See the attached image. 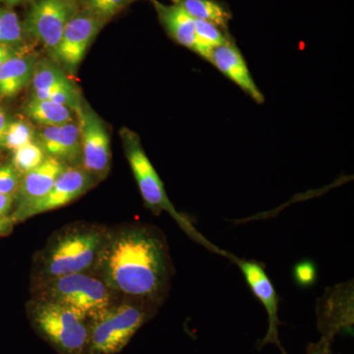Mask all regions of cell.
<instances>
[{
  "mask_svg": "<svg viewBox=\"0 0 354 354\" xmlns=\"http://www.w3.org/2000/svg\"><path fill=\"white\" fill-rule=\"evenodd\" d=\"M34 137V129L29 123L24 120L10 121L1 145L14 152L27 144L32 143Z\"/></svg>",
  "mask_w": 354,
  "mask_h": 354,
  "instance_id": "obj_24",
  "label": "cell"
},
{
  "mask_svg": "<svg viewBox=\"0 0 354 354\" xmlns=\"http://www.w3.org/2000/svg\"><path fill=\"white\" fill-rule=\"evenodd\" d=\"M27 316L37 333L59 354H86L90 319L77 310L51 300L32 298Z\"/></svg>",
  "mask_w": 354,
  "mask_h": 354,
  "instance_id": "obj_4",
  "label": "cell"
},
{
  "mask_svg": "<svg viewBox=\"0 0 354 354\" xmlns=\"http://www.w3.org/2000/svg\"><path fill=\"white\" fill-rule=\"evenodd\" d=\"M94 181V177L91 176L83 167H65L50 192L14 218L13 223L66 206L85 194L92 187Z\"/></svg>",
  "mask_w": 354,
  "mask_h": 354,
  "instance_id": "obj_12",
  "label": "cell"
},
{
  "mask_svg": "<svg viewBox=\"0 0 354 354\" xmlns=\"http://www.w3.org/2000/svg\"><path fill=\"white\" fill-rule=\"evenodd\" d=\"M69 1L75 2V3L79 4V1H80V0H69Z\"/></svg>",
  "mask_w": 354,
  "mask_h": 354,
  "instance_id": "obj_35",
  "label": "cell"
},
{
  "mask_svg": "<svg viewBox=\"0 0 354 354\" xmlns=\"http://www.w3.org/2000/svg\"><path fill=\"white\" fill-rule=\"evenodd\" d=\"M32 92H44L53 88H74L62 69L48 60H41L35 65L32 77Z\"/></svg>",
  "mask_w": 354,
  "mask_h": 354,
  "instance_id": "obj_20",
  "label": "cell"
},
{
  "mask_svg": "<svg viewBox=\"0 0 354 354\" xmlns=\"http://www.w3.org/2000/svg\"><path fill=\"white\" fill-rule=\"evenodd\" d=\"M114 295L162 304L174 269L165 234L146 223L108 230L94 268Z\"/></svg>",
  "mask_w": 354,
  "mask_h": 354,
  "instance_id": "obj_1",
  "label": "cell"
},
{
  "mask_svg": "<svg viewBox=\"0 0 354 354\" xmlns=\"http://www.w3.org/2000/svg\"><path fill=\"white\" fill-rule=\"evenodd\" d=\"M223 256L237 265L245 279L247 285L267 312V334L262 339L258 341L257 348H263L267 344H274L281 349V353L286 351L279 337V327L281 325L279 318V297L271 279L266 272L265 265L256 260L241 259L227 251H223Z\"/></svg>",
  "mask_w": 354,
  "mask_h": 354,
  "instance_id": "obj_8",
  "label": "cell"
},
{
  "mask_svg": "<svg viewBox=\"0 0 354 354\" xmlns=\"http://www.w3.org/2000/svg\"><path fill=\"white\" fill-rule=\"evenodd\" d=\"M317 327L321 337L330 342L354 325L353 281L326 288L316 305Z\"/></svg>",
  "mask_w": 354,
  "mask_h": 354,
  "instance_id": "obj_10",
  "label": "cell"
},
{
  "mask_svg": "<svg viewBox=\"0 0 354 354\" xmlns=\"http://www.w3.org/2000/svg\"><path fill=\"white\" fill-rule=\"evenodd\" d=\"M195 30H196L198 44L196 55L204 59L208 58L213 48L232 39L230 31H225L220 26L208 21L195 19Z\"/></svg>",
  "mask_w": 354,
  "mask_h": 354,
  "instance_id": "obj_21",
  "label": "cell"
},
{
  "mask_svg": "<svg viewBox=\"0 0 354 354\" xmlns=\"http://www.w3.org/2000/svg\"><path fill=\"white\" fill-rule=\"evenodd\" d=\"M32 97L39 100H48L57 104L68 106L74 113L80 109L81 100L75 88H53V90L44 91V92H32Z\"/></svg>",
  "mask_w": 354,
  "mask_h": 354,
  "instance_id": "obj_26",
  "label": "cell"
},
{
  "mask_svg": "<svg viewBox=\"0 0 354 354\" xmlns=\"http://www.w3.org/2000/svg\"><path fill=\"white\" fill-rule=\"evenodd\" d=\"M120 136L128 162L138 184L140 193L145 202L147 208L150 209L155 215H160L162 212H167L192 241L201 244L211 252L223 256V250L205 239L195 228L189 218L179 213L174 206L165 192L162 179L158 176L152 162L147 157L138 134L128 128H123L121 130Z\"/></svg>",
  "mask_w": 354,
  "mask_h": 354,
  "instance_id": "obj_5",
  "label": "cell"
},
{
  "mask_svg": "<svg viewBox=\"0 0 354 354\" xmlns=\"http://www.w3.org/2000/svg\"><path fill=\"white\" fill-rule=\"evenodd\" d=\"M106 23L85 9H78L67 23L53 55L68 71H75L88 46Z\"/></svg>",
  "mask_w": 354,
  "mask_h": 354,
  "instance_id": "obj_11",
  "label": "cell"
},
{
  "mask_svg": "<svg viewBox=\"0 0 354 354\" xmlns=\"http://www.w3.org/2000/svg\"><path fill=\"white\" fill-rule=\"evenodd\" d=\"M157 11L158 20L165 32L177 44L197 53L195 19L177 6H167L158 0H149Z\"/></svg>",
  "mask_w": 354,
  "mask_h": 354,
  "instance_id": "obj_16",
  "label": "cell"
},
{
  "mask_svg": "<svg viewBox=\"0 0 354 354\" xmlns=\"http://www.w3.org/2000/svg\"><path fill=\"white\" fill-rule=\"evenodd\" d=\"M108 230L92 223H76L58 230L37 260V281L93 269Z\"/></svg>",
  "mask_w": 354,
  "mask_h": 354,
  "instance_id": "obj_2",
  "label": "cell"
},
{
  "mask_svg": "<svg viewBox=\"0 0 354 354\" xmlns=\"http://www.w3.org/2000/svg\"><path fill=\"white\" fill-rule=\"evenodd\" d=\"M24 27L11 9L0 8V44L13 46L22 43Z\"/></svg>",
  "mask_w": 354,
  "mask_h": 354,
  "instance_id": "obj_23",
  "label": "cell"
},
{
  "mask_svg": "<svg viewBox=\"0 0 354 354\" xmlns=\"http://www.w3.org/2000/svg\"><path fill=\"white\" fill-rule=\"evenodd\" d=\"M158 305L124 297L90 318L86 354H118L157 313Z\"/></svg>",
  "mask_w": 354,
  "mask_h": 354,
  "instance_id": "obj_3",
  "label": "cell"
},
{
  "mask_svg": "<svg viewBox=\"0 0 354 354\" xmlns=\"http://www.w3.org/2000/svg\"><path fill=\"white\" fill-rule=\"evenodd\" d=\"M65 165L62 160L48 157L43 164L23 176L17 195V208L11 220L20 215L31 205L43 199L55 184L60 172L64 171Z\"/></svg>",
  "mask_w": 354,
  "mask_h": 354,
  "instance_id": "obj_14",
  "label": "cell"
},
{
  "mask_svg": "<svg viewBox=\"0 0 354 354\" xmlns=\"http://www.w3.org/2000/svg\"><path fill=\"white\" fill-rule=\"evenodd\" d=\"M25 111L29 118L43 127H57L74 121L71 109L48 100L31 97Z\"/></svg>",
  "mask_w": 354,
  "mask_h": 354,
  "instance_id": "obj_19",
  "label": "cell"
},
{
  "mask_svg": "<svg viewBox=\"0 0 354 354\" xmlns=\"http://www.w3.org/2000/svg\"><path fill=\"white\" fill-rule=\"evenodd\" d=\"M193 19L208 21L228 31L232 12L221 0H171Z\"/></svg>",
  "mask_w": 354,
  "mask_h": 354,
  "instance_id": "obj_18",
  "label": "cell"
},
{
  "mask_svg": "<svg viewBox=\"0 0 354 354\" xmlns=\"http://www.w3.org/2000/svg\"><path fill=\"white\" fill-rule=\"evenodd\" d=\"M35 283V297L66 305L88 319L115 301H113V291L97 277L88 272L44 279Z\"/></svg>",
  "mask_w": 354,
  "mask_h": 354,
  "instance_id": "obj_6",
  "label": "cell"
},
{
  "mask_svg": "<svg viewBox=\"0 0 354 354\" xmlns=\"http://www.w3.org/2000/svg\"><path fill=\"white\" fill-rule=\"evenodd\" d=\"M293 274L297 285L304 288L312 286L315 283L316 279L315 266L309 261H304L295 266Z\"/></svg>",
  "mask_w": 354,
  "mask_h": 354,
  "instance_id": "obj_28",
  "label": "cell"
},
{
  "mask_svg": "<svg viewBox=\"0 0 354 354\" xmlns=\"http://www.w3.org/2000/svg\"><path fill=\"white\" fill-rule=\"evenodd\" d=\"M281 354H288L283 351ZM307 354H335L332 351V342L321 337L320 341L312 342L307 346Z\"/></svg>",
  "mask_w": 354,
  "mask_h": 354,
  "instance_id": "obj_29",
  "label": "cell"
},
{
  "mask_svg": "<svg viewBox=\"0 0 354 354\" xmlns=\"http://www.w3.org/2000/svg\"><path fill=\"white\" fill-rule=\"evenodd\" d=\"M38 135L39 145L51 158L72 162L82 156L80 127L75 120L57 127H44Z\"/></svg>",
  "mask_w": 354,
  "mask_h": 354,
  "instance_id": "obj_15",
  "label": "cell"
},
{
  "mask_svg": "<svg viewBox=\"0 0 354 354\" xmlns=\"http://www.w3.org/2000/svg\"><path fill=\"white\" fill-rule=\"evenodd\" d=\"M13 225L14 223L10 216L0 218V236L10 234Z\"/></svg>",
  "mask_w": 354,
  "mask_h": 354,
  "instance_id": "obj_32",
  "label": "cell"
},
{
  "mask_svg": "<svg viewBox=\"0 0 354 354\" xmlns=\"http://www.w3.org/2000/svg\"><path fill=\"white\" fill-rule=\"evenodd\" d=\"M46 153L39 144L29 143L14 151L12 165L21 176L34 171L46 160Z\"/></svg>",
  "mask_w": 354,
  "mask_h": 354,
  "instance_id": "obj_22",
  "label": "cell"
},
{
  "mask_svg": "<svg viewBox=\"0 0 354 354\" xmlns=\"http://www.w3.org/2000/svg\"><path fill=\"white\" fill-rule=\"evenodd\" d=\"M22 177L12 165L0 167V194L15 196L19 190Z\"/></svg>",
  "mask_w": 354,
  "mask_h": 354,
  "instance_id": "obj_27",
  "label": "cell"
},
{
  "mask_svg": "<svg viewBox=\"0 0 354 354\" xmlns=\"http://www.w3.org/2000/svg\"><path fill=\"white\" fill-rule=\"evenodd\" d=\"M134 0H80L82 9L94 14L102 22H108Z\"/></svg>",
  "mask_w": 354,
  "mask_h": 354,
  "instance_id": "obj_25",
  "label": "cell"
},
{
  "mask_svg": "<svg viewBox=\"0 0 354 354\" xmlns=\"http://www.w3.org/2000/svg\"><path fill=\"white\" fill-rule=\"evenodd\" d=\"M76 115L82 141V167L95 180H102L111 169L109 133L100 116L88 104L81 106Z\"/></svg>",
  "mask_w": 354,
  "mask_h": 354,
  "instance_id": "obj_9",
  "label": "cell"
},
{
  "mask_svg": "<svg viewBox=\"0 0 354 354\" xmlns=\"http://www.w3.org/2000/svg\"><path fill=\"white\" fill-rule=\"evenodd\" d=\"M206 60L230 81L236 84L254 102L259 104H264V95L254 82L245 59L237 48L234 38L213 48Z\"/></svg>",
  "mask_w": 354,
  "mask_h": 354,
  "instance_id": "obj_13",
  "label": "cell"
},
{
  "mask_svg": "<svg viewBox=\"0 0 354 354\" xmlns=\"http://www.w3.org/2000/svg\"><path fill=\"white\" fill-rule=\"evenodd\" d=\"M16 55V51L10 46L0 44V67L2 66L9 58Z\"/></svg>",
  "mask_w": 354,
  "mask_h": 354,
  "instance_id": "obj_31",
  "label": "cell"
},
{
  "mask_svg": "<svg viewBox=\"0 0 354 354\" xmlns=\"http://www.w3.org/2000/svg\"><path fill=\"white\" fill-rule=\"evenodd\" d=\"M36 57L14 55L0 67V97H11L19 94L32 81Z\"/></svg>",
  "mask_w": 354,
  "mask_h": 354,
  "instance_id": "obj_17",
  "label": "cell"
},
{
  "mask_svg": "<svg viewBox=\"0 0 354 354\" xmlns=\"http://www.w3.org/2000/svg\"><path fill=\"white\" fill-rule=\"evenodd\" d=\"M14 196L0 194V218H6L7 214L12 209Z\"/></svg>",
  "mask_w": 354,
  "mask_h": 354,
  "instance_id": "obj_30",
  "label": "cell"
},
{
  "mask_svg": "<svg viewBox=\"0 0 354 354\" xmlns=\"http://www.w3.org/2000/svg\"><path fill=\"white\" fill-rule=\"evenodd\" d=\"M78 9V3L69 0H32L24 31L53 53Z\"/></svg>",
  "mask_w": 354,
  "mask_h": 354,
  "instance_id": "obj_7",
  "label": "cell"
},
{
  "mask_svg": "<svg viewBox=\"0 0 354 354\" xmlns=\"http://www.w3.org/2000/svg\"><path fill=\"white\" fill-rule=\"evenodd\" d=\"M28 1H32V0H0V3L6 4L7 6H15Z\"/></svg>",
  "mask_w": 354,
  "mask_h": 354,
  "instance_id": "obj_34",
  "label": "cell"
},
{
  "mask_svg": "<svg viewBox=\"0 0 354 354\" xmlns=\"http://www.w3.org/2000/svg\"><path fill=\"white\" fill-rule=\"evenodd\" d=\"M9 122L10 121L8 120V116H7L4 109L0 106V144L2 143V140H3L4 135H6Z\"/></svg>",
  "mask_w": 354,
  "mask_h": 354,
  "instance_id": "obj_33",
  "label": "cell"
}]
</instances>
